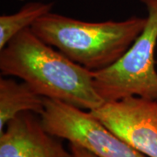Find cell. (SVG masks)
I'll use <instances>...</instances> for the list:
<instances>
[{
  "label": "cell",
  "instance_id": "cell-9",
  "mask_svg": "<svg viewBox=\"0 0 157 157\" xmlns=\"http://www.w3.org/2000/svg\"><path fill=\"white\" fill-rule=\"evenodd\" d=\"M70 152L73 157H99L84 147L73 142H70Z\"/></svg>",
  "mask_w": 157,
  "mask_h": 157
},
{
  "label": "cell",
  "instance_id": "cell-5",
  "mask_svg": "<svg viewBox=\"0 0 157 157\" xmlns=\"http://www.w3.org/2000/svg\"><path fill=\"white\" fill-rule=\"evenodd\" d=\"M89 112L136 150L157 157V100L128 96Z\"/></svg>",
  "mask_w": 157,
  "mask_h": 157
},
{
  "label": "cell",
  "instance_id": "cell-2",
  "mask_svg": "<svg viewBox=\"0 0 157 157\" xmlns=\"http://www.w3.org/2000/svg\"><path fill=\"white\" fill-rule=\"evenodd\" d=\"M147 17L86 22L49 12L30 27L39 39L92 72L109 67L128 50Z\"/></svg>",
  "mask_w": 157,
  "mask_h": 157
},
{
  "label": "cell",
  "instance_id": "cell-7",
  "mask_svg": "<svg viewBox=\"0 0 157 157\" xmlns=\"http://www.w3.org/2000/svg\"><path fill=\"white\" fill-rule=\"evenodd\" d=\"M45 98L37 94L25 82L13 78H0V133L6 125L23 112L41 115L45 110Z\"/></svg>",
  "mask_w": 157,
  "mask_h": 157
},
{
  "label": "cell",
  "instance_id": "cell-1",
  "mask_svg": "<svg viewBox=\"0 0 157 157\" xmlns=\"http://www.w3.org/2000/svg\"><path fill=\"white\" fill-rule=\"evenodd\" d=\"M0 70L5 76L23 79L48 99L92 111L104 101L96 92L93 72L52 48L27 28L0 50Z\"/></svg>",
  "mask_w": 157,
  "mask_h": 157
},
{
  "label": "cell",
  "instance_id": "cell-8",
  "mask_svg": "<svg viewBox=\"0 0 157 157\" xmlns=\"http://www.w3.org/2000/svg\"><path fill=\"white\" fill-rule=\"evenodd\" d=\"M53 3L30 2L19 11L0 17V50L17 34L30 28L39 17L52 11Z\"/></svg>",
  "mask_w": 157,
  "mask_h": 157
},
{
  "label": "cell",
  "instance_id": "cell-6",
  "mask_svg": "<svg viewBox=\"0 0 157 157\" xmlns=\"http://www.w3.org/2000/svg\"><path fill=\"white\" fill-rule=\"evenodd\" d=\"M33 112L17 114L0 133V157H73Z\"/></svg>",
  "mask_w": 157,
  "mask_h": 157
},
{
  "label": "cell",
  "instance_id": "cell-4",
  "mask_svg": "<svg viewBox=\"0 0 157 157\" xmlns=\"http://www.w3.org/2000/svg\"><path fill=\"white\" fill-rule=\"evenodd\" d=\"M45 129L52 135L84 147L99 157H145L113 134L89 111L66 102L45 98L40 115Z\"/></svg>",
  "mask_w": 157,
  "mask_h": 157
},
{
  "label": "cell",
  "instance_id": "cell-3",
  "mask_svg": "<svg viewBox=\"0 0 157 157\" xmlns=\"http://www.w3.org/2000/svg\"><path fill=\"white\" fill-rule=\"evenodd\" d=\"M147 11L143 31L118 61L93 72L94 88L104 102L128 96L157 100V0H140Z\"/></svg>",
  "mask_w": 157,
  "mask_h": 157
}]
</instances>
